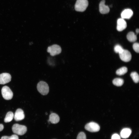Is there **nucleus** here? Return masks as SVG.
I'll return each mask as SVG.
<instances>
[{"label": "nucleus", "mask_w": 139, "mask_h": 139, "mask_svg": "<svg viewBox=\"0 0 139 139\" xmlns=\"http://www.w3.org/2000/svg\"><path fill=\"white\" fill-rule=\"evenodd\" d=\"M2 94L3 97L5 99H11L13 96V93L10 88L7 86H4L2 88Z\"/></svg>", "instance_id": "20e7f679"}, {"label": "nucleus", "mask_w": 139, "mask_h": 139, "mask_svg": "<svg viewBox=\"0 0 139 139\" xmlns=\"http://www.w3.org/2000/svg\"><path fill=\"white\" fill-rule=\"evenodd\" d=\"M105 0H102L99 4V11L102 14H107L110 11L109 7L105 5Z\"/></svg>", "instance_id": "9d476101"}, {"label": "nucleus", "mask_w": 139, "mask_h": 139, "mask_svg": "<svg viewBox=\"0 0 139 139\" xmlns=\"http://www.w3.org/2000/svg\"><path fill=\"white\" fill-rule=\"evenodd\" d=\"M14 117L13 113L11 111H9L6 114L4 118V121L5 123H8L11 121Z\"/></svg>", "instance_id": "dca6fc26"}, {"label": "nucleus", "mask_w": 139, "mask_h": 139, "mask_svg": "<svg viewBox=\"0 0 139 139\" xmlns=\"http://www.w3.org/2000/svg\"><path fill=\"white\" fill-rule=\"evenodd\" d=\"M133 12L130 9H125L123 10L121 13V18L124 19H129L132 16Z\"/></svg>", "instance_id": "f8f14e48"}, {"label": "nucleus", "mask_w": 139, "mask_h": 139, "mask_svg": "<svg viewBox=\"0 0 139 139\" xmlns=\"http://www.w3.org/2000/svg\"><path fill=\"white\" fill-rule=\"evenodd\" d=\"M88 5V0H77L75 5V10L79 12L85 11Z\"/></svg>", "instance_id": "f257e3e1"}, {"label": "nucleus", "mask_w": 139, "mask_h": 139, "mask_svg": "<svg viewBox=\"0 0 139 139\" xmlns=\"http://www.w3.org/2000/svg\"><path fill=\"white\" fill-rule=\"evenodd\" d=\"M85 128L89 131L94 132L99 131L100 127L97 123L92 122L86 124L85 126Z\"/></svg>", "instance_id": "423d86ee"}, {"label": "nucleus", "mask_w": 139, "mask_h": 139, "mask_svg": "<svg viewBox=\"0 0 139 139\" xmlns=\"http://www.w3.org/2000/svg\"><path fill=\"white\" fill-rule=\"evenodd\" d=\"M133 48L134 50L136 53L139 52V45L138 43H135L133 45Z\"/></svg>", "instance_id": "5701e85b"}, {"label": "nucleus", "mask_w": 139, "mask_h": 139, "mask_svg": "<svg viewBox=\"0 0 139 139\" xmlns=\"http://www.w3.org/2000/svg\"><path fill=\"white\" fill-rule=\"evenodd\" d=\"M127 38L128 40L131 42H134L137 39L136 35L133 32H130L127 34Z\"/></svg>", "instance_id": "2eb2a0df"}, {"label": "nucleus", "mask_w": 139, "mask_h": 139, "mask_svg": "<svg viewBox=\"0 0 139 139\" xmlns=\"http://www.w3.org/2000/svg\"><path fill=\"white\" fill-rule=\"evenodd\" d=\"M111 139H121L120 136L117 134H114L112 136Z\"/></svg>", "instance_id": "b1692460"}, {"label": "nucleus", "mask_w": 139, "mask_h": 139, "mask_svg": "<svg viewBox=\"0 0 139 139\" xmlns=\"http://www.w3.org/2000/svg\"><path fill=\"white\" fill-rule=\"evenodd\" d=\"M124 81L123 79L120 78H116L112 81V83L114 85L117 86H121L123 84Z\"/></svg>", "instance_id": "f3484780"}, {"label": "nucleus", "mask_w": 139, "mask_h": 139, "mask_svg": "<svg viewBox=\"0 0 139 139\" xmlns=\"http://www.w3.org/2000/svg\"><path fill=\"white\" fill-rule=\"evenodd\" d=\"M128 69L126 67H123L117 70L116 73L118 75H121L126 73Z\"/></svg>", "instance_id": "a211bd4d"}, {"label": "nucleus", "mask_w": 139, "mask_h": 139, "mask_svg": "<svg viewBox=\"0 0 139 139\" xmlns=\"http://www.w3.org/2000/svg\"><path fill=\"white\" fill-rule=\"evenodd\" d=\"M48 52L50 53V55L52 56L60 54L62 49L60 46L59 45L55 44L49 46L47 49Z\"/></svg>", "instance_id": "39448f33"}, {"label": "nucleus", "mask_w": 139, "mask_h": 139, "mask_svg": "<svg viewBox=\"0 0 139 139\" xmlns=\"http://www.w3.org/2000/svg\"><path fill=\"white\" fill-rule=\"evenodd\" d=\"M38 90L41 94L46 95L49 92V87L48 84L45 82L41 81L38 84L37 86Z\"/></svg>", "instance_id": "7ed1b4c3"}, {"label": "nucleus", "mask_w": 139, "mask_h": 139, "mask_svg": "<svg viewBox=\"0 0 139 139\" xmlns=\"http://www.w3.org/2000/svg\"><path fill=\"white\" fill-rule=\"evenodd\" d=\"M120 59L123 61L127 62L129 61L132 58V55L128 50L124 49L122 52L119 54Z\"/></svg>", "instance_id": "0eeeda50"}, {"label": "nucleus", "mask_w": 139, "mask_h": 139, "mask_svg": "<svg viewBox=\"0 0 139 139\" xmlns=\"http://www.w3.org/2000/svg\"><path fill=\"white\" fill-rule=\"evenodd\" d=\"M134 82L136 83H138L139 81V76L138 74L136 72H133L130 74Z\"/></svg>", "instance_id": "6ab92c4d"}, {"label": "nucleus", "mask_w": 139, "mask_h": 139, "mask_svg": "<svg viewBox=\"0 0 139 139\" xmlns=\"http://www.w3.org/2000/svg\"><path fill=\"white\" fill-rule=\"evenodd\" d=\"M1 139H19L18 136L16 135H13L10 136H4Z\"/></svg>", "instance_id": "412c9836"}, {"label": "nucleus", "mask_w": 139, "mask_h": 139, "mask_svg": "<svg viewBox=\"0 0 139 139\" xmlns=\"http://www.w3.org/2000/svg\"><path fill=\"white\" fill-rule=\"evenodd\" d=\"M77 139H86L85 133L83 132H80L77 136Z\"/></svg>", "instance_id": "4be33fe9"}, {"label": "nucleus", "mask_w": 139, "mask_h": 139, "mask_svg": "<svg viewBox=\"0 0 139 139\" xmlns=\"http://www.w3.org/2000/svg\"><path fill=\"white\" fill-rule=\"evenodd\" d=\"M127 26V23L124 19L121 18L118 19L117 26V29L118 31H122L126 28Z\"/></svg>", "instance_id": "1a4fd4ad"}, {"label": "nucleus", "mask_w": 139, "mask_h": 139, "mask_svg": "<svg viewBox=\"0 0 139 139\" xmlns=\"http://www.w3.org/2000/svg\"><path fill=\"white\" fill-rule=\"evenodd\" d=\"M132 131L129 128H124L121 131L120 135L121 137L124 138H126L128 137L131 134Z\"/></svg>", "instance_id": "4468645a"}, {"label": "nucleus", "mask_w": 139, "mask_h": 139, "mask_svg": "<svg viewBox=\"0 0 139 139\" xmlns=\"http://www.w3.org/2000/svg\"><path fill=\"white\" fill-rule=\"evenodd\" d=\"M110 7H112V5H110Z\"/></svg>", "instance_id": "bb28decb"}, {"label": "nucleus", "mask_w": 139, "mask_h": 139, "mask_svg": "<svg viewBox=\"0 0 139 139\" xmlns=\"http://www.w3.org/2000/svg\"><path fill=\"white\" fill-rule=\"evenodd\" d=\"M12 129L14 133L22 135L26 132L27 128L25 126L16 124L13 125L12 127Z\"/></svg>", "instance_id": "f03ea898"}, {"label": "nucleus", "mask_w": 139, "mask_h": 139, "mask_svg": "<svg viewBox=\"0 0 139 139\" xmlns=\"http://www.w3.org/2000/svg\"><path fill=\"white\" fill-rule=\"evenodd\" d=\"M60 120V118L58 115L55 113H52L49 115V121L51 123L56 124L58 123Z\"/></svg>", "instance_id": "ddd939ff"}, {"label": "nucleus", "mask_w": 139, "mask_h": 139, "mask_svg": "<svg viewBox=\"0 0 139 139\" xmlns=\"http://www.w3.org/2000/svg\"><path fill=\"white\" fill-rule=\"evenodd\" d=\"M124 49L120 45H116L114 47V50L117 53H121Z\"/></svg>", "instance_id": "aec40b11"}, {"label": "nucleus", "mask_w": 139, "mask_h": 139, "mask_svg": "<svg viewBox=\"0 0 139 139\" xmlns=\"http://www.w3.org/2000/svg\"><path fill=\"white\" fill-rule=\"evenodd\" d=\"M24 112L21 109H18L16 110L14 116V119L16 121L23 119L24 118Z\"/></svg>", "instance_id": "9b49d317"}, {"label": "nucleus", "mask_w": 139, "mask_h": 139, "mask_svg": "<svg viewBox=\"0 0 139 139\" xmlns=\"http://www.w3.org/2000/svg\"><path fill=\"white\" fill-rule=\"evenodd\" d=\"M136 33L137 34H138V33L139 32V29H136Z\"/></svg>", "instance_id": "a878e982"}, {"label": "nucleus", "mask_w": 139, "mask_h": 139, "mask_svg": "<svg viewBox=\"0 0 139 139\" xmlns=\"http://www.w3.org/2000/svg\"><path fill=\"white\" fill-rule=\"evenodd\" d=\"M11 75L7 73L0 74V84H4L10 82L11 80Z\"/></svg>", "instance_id": "6e6552de"}, {"label": "nucleus", "mask_w": 139, "mask_h": 139, "mask_svg": "<svg viewBox=\"0 0 139 139\" xmlns=\"http://www.w3.org/2000/svg\"><path fill=\"white\" fill-rule=\"evenodd\" d=\"M3 125L2 124H0V132L2 131L4 129Z\"/></svg>", "instance_id": "393cba45"}]
</instances>
